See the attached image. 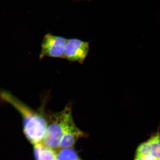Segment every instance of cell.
Returning <instances> with one entry per match:
<instances>
[{"label": "cell", "mask_w": 160, "mask_h": 160, "mask_svg": "<svg viewBox=\"0 0 160 160\" xmlns=\"http://www.w3.org/2000/svg\"><path fill=\"white\" fill-rule=\"evenodd\" d=\"M72 104L68 103L61 111H48V126L42 143L56 150L59 149L60 143L65 133L75 123L72 114Z\"/></svg>", "instance_id": "2"}, {"label": "cell", "mask_w": 160, "mask_h": 160, "mask_svg": "<svg viewBox=\"0 0 160 160\" xmlns=\"http://www.w3.org/2000/svg\"><path fill=\"white\" fill-rule=\"evenodd\" d=\"M89 50V44L79 39H69L66 41L64 50V58L70 62H76L82 64Z\"/></svg>", "instance_id": "5"}, {"label": "cell", "mask_w": 160, "mask_h": 160, "mask_svg": "<svg viewBox=\"0 0 160 160\" xmlns=\"http://www.w3.org/2000/svg\"><path fill=\"white\" fill-rule=\"evenodd\" d=\"M132 160H160L159 128L146 141L138 145Z\"/></svg>", "instance_id": "3"}, {"label": "cell", "mask_w": 160, "mask_h": 160, "mask_svg": "<svg viewBox=\"0 0 160 160\" xmlns=\"http://www.w3.org/2000/svg\"><path fill=\"white\" fill-rule=\"evenodd\" d=\"M58 160H82L73 148H64L57 152Z\"/></svg>", "instance_id": "8"}, {"label": "cell", "mask_w": 160, "mask_h": 160, "mask_svg": "<svg viewBox=\"0 0 160 160\" xmlns=\"http://www.w3.org/2000/svg\"><path fill=\"white\" fill-rule=\"evenodd\" d=\"M88 136L75 124L65 133L60 143L59 149L72 148L78 140Z\"/></svg>", "instance_id": "6"}, {"label": "cell", "mask_w": 160, "mask_h": 160, "mask_svg": "<svg viewBox=\"0 0 160 160\" xmlns=\"http://www.w3.org/2000/svg\"><path fill=\"white\" fill-rule=\"evenodd\" d=\"M0 98L14 107L21 115L23 132L29 142L33 146L42 143L48 126L47 99L44 100L38 110H34L9 92L0 89Z\"/></svg>", "instance_id": "1"}, {"label": "cell", "mask_w": 160, "mask_h": 160, "mask_svg": "<svg viewBox=\"0 0 160 160\" xmlns=\"http://www.w3.org/2000/svg\"><path fill=\"white\" fill-rule=\"evenodd\" d=\"M77 1H82V0H77ZM83 1H89V0H83Z\"/></svg>", "instance_id": "9"}, {"label": "cell", "mask_w": 160, "mask_h": 160, "mask_svg": "<svg viewBox=\"0 0 160 160\" xmlns=\"http://www.w3.org/2000/svg\"><path fill=\"white\" fill-rule=\"evenodd\" d=\"M67 39L51 33L46 34L43 38L39 58H64V50Z\"/></svg>", "instance_id": "4"}, {"label": "cell", "mask_w": 160, "mask_h": 160, "mask_svg": "<svg viewBox=\"0 0 160 160\" xmlns=\"http://www.w3.org/2000/svg\"><path fill=\"white\" fill-rule=\"evenodd\" d=\"M35 160H58L57 152L47 147L42 143L33 146Z\"/></svg>", "instance_id": "7"}]
</instances>
